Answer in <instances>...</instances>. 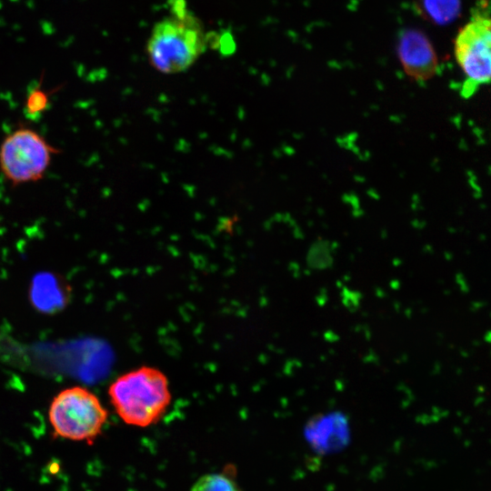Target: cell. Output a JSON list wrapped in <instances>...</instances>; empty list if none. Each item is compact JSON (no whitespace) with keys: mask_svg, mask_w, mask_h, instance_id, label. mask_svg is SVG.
<instances>
[{"mask_svg":"<svg viewBox=\"0 0 491 491\" xmlns=\"http://www.w3.org/2000/svg\"><path fill=\"white\" fill-rule=\"evenodd\" d=\"M115 412L126 425L146 428L166 413L172 394L167 376L160 369L143 366L117 376L108 386Z\"/></svg>","mask_w":491,"mask_h":491,"instance_id":"1","label":"cell"},{"mask_svg":"<svg viewBox=\"0 0 491 491\" xmlns=\"http://www.w3.org/2000/svg\"><path fill=\"white\" fill-rule=\"evenodd\" d=\"M208 45L201 21L188 10L157 22L146 45L152 66L163 74L187 70Z\"/></svg>","mask_w":491,"mask_h":491,"instance_id":"2","label":"cell"},{"mask_svg":"<svg viewBox=\"0 0 491 491\" xmlns=\"http://www.w3.org/2000/svg\"><path fill=\"white\" fill-rule=\"evenodd\" d=\"M108 412L95 394L81 386L61 390L51 401L48 420L54 437L93 444Z\"/></svg>","mask_w":491,"mask_h":491,"instance_id":"3","label":"cell"},{"mask_svg":"<svg viewBox=\"0 0 491 491\" xmlns=\"http://www.w3.org/2000/svg\"><path fill=\"white\" fill-rule=\"evenodd\" d=\"M59 149L37 131L19 126L3 139L0 145V171L13 185L37 182L45 176L54 155Z\"/></svg>","mask_w":491,"mask_h":491,"instance_id":"4","label":"cell"},{"mask_svg":"<svg viewBox=\"0 0 491 491\" xmlns=\"http://www.w3.org/2000/svg\"><path fill=\"white\" fill-rule=\"evenodd\" d=\"M454 54L466 82L465 95L491 81V16L476 15L462 28L454 42Z\"/></svg>","mask_w":491,"mask_h":491,"instance_id":"5","label":"cell"},{"mask_svg":"<svg viewBox=\"0 0 491 491\" xmlns=\"http://www.w3.org/2000/svg\"><path fill=\"white\" fill-rule=\"evenodd\" d=\"M396 53L406 75L414 81L426 82L439 68L436 50L428 37L416 28H404L397 35Z\"/></svg>","mask_w":491,"mask_h":491,"instance_id":"6","label":"cell"},{"mask_svg":"<svg viewBox=\"0 0 491 491\" xmlns=\"http://www.w3.org/2000/svg\"><path fill=\"white\" fill-rule=\"evenodd\" d=\"M347 429L346 419L339 412L330 413L326 416L314 417L307 424L306 433L314 446L323 450L335 449L343 442L341 433Z\"/></svg>","mask_w":491,"mask_h":491,"instance_id":"7","label":"cell"},{"mask_svg":"<svg viewBox=\"0 0 491 491\" xmlns=\"http://www.w3.org/2000/svg\"><path fill=\"white\" fill-rule=\"evenodd\" d=\"M416 12L437 25L454 22L461 11V0H413Z\"/></svg>","mask_w":491,"mask_h":491,"instance_id":"8","label":"cell"},{"mask_svg":"<svg viewBox=\"0 0 491 491\" xmlns=\"http://www.w3.org/2000/svg\"><path fill=\"white\" fill-rule=\"evenodd\" d=\"M31 297L38 309L50 312L63 304L64 293L55 277L42 274L34 280Z\"/></svg>","mask_w":491,"mask_h":491,"instance_id":"9","label":"cell"},{"mask_svg":"<svg viewBox=\"0 0 491 491\" xmlns=\"http://www.w3.org/2000/svg\"><path fill=\"white\" fill-rule=\"evenodd\" d=\"M190 491H242L233 477L225 473H207L194 483Z\"/></svg>","mask_w":491,"mask_h":491,"instance_id":"10","label":"cell"},{"mask_svg":"<svg viewBox=\"0 0 491 491\" xmlns=\"http://www.w3.org/2000/svg\"><path fill=\"white\" fill-rule=\"evenodd\" d=\"M50 93L39 86L31 90L25 99V109L29 115L42 114L49 105Z\"/></svg>","mask_w":491,"mask_h":491,"instance_id":"11","label":"cell"},{"mask_svg":"<svg viewBox=\"0 0 491 491\" xmlns=\"http://www.w3.org/2000/svg\"><path fill=\"white\" fill-rule=\"evenodd\" d=\"M486 341L491 345V330L486 333Z\"/></svg>","mask_w":491,"mask_h":491,"instance_id":"12","label":"cell"}]
</instances>
